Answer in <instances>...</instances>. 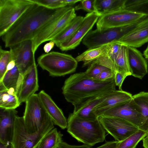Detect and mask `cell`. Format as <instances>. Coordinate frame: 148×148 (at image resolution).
<instances>
[{
    "label": "cell",
    "mask_w": 148,
    "mask_h": 148,
    "mask_svg": "<svg viewBox=\"0 0 148 148\" xmlns=\"http://www.w3.org/2000/svg\"><path fill=\"white\" fill-rule=\"evenodd\" d=\"M33 3L1 37L5 47L32 40L58 11Z\"/></svg>",
    "instance_id": "6da1fadb"
},
{
    "label": "cell",
    "mask_w": 148,
    "mask_h": 148,
    "mask_svg": "<svg viewBox=\"0 0 148 148\" xmlns=\"http://www.w3.org/2000/svg\"><path fill=\"white\" fill-rule=\"evenodd\" d=\"M116 86L114 77L101 81L88 77L84 72L71 75L62 89L66 100L74 106L90 98L116 90Z\"/></svg>",
    "instance_id": "7a4b0ae2"
},
{
    "label": "cell",
    "mask_w": 148,
    "mask_h": 148,
    "mask_svg": "<svg viewBox=\"0 0 148 148\" xmlns=\"http://www.w3.org/2000/svg\"><path fill=\"white\" fill-rule=\"evenodd\" d=\"M67 121V132L79 142L91 147L105 140L106 131L98 119L88 121L71 113Z\"/></svg>",
    "instance_id": "3957f363"
},
{
    "label": "cell",
    "mask_w": 148,
    "mask_h": 148,
    "mask_svg": "<svg viewBox=\"0 0 148 148\" xmlns=\"http://www.w3.org/2000/svg\"><path fill=\"white\" fill-rule=\"evenodd\" d=\"M76 16L74 8L67 6L60 8L58 12L33 39V51L35 53L42 43L52 40Z\"/></svg>",
    "instance_id": "277c9868"
},
{
    "label": "cell",
    "mask_w": 148,
    "mask_h": 148,
    "mask_svg": "<svg viewBox=\"0 0 148 148\" xmlns=\"http://www.w3.org/2000/svg\"><path fill=\"white\" fill-rule=\"evenodd\" d=\"M39 66L50 76L60 77L75 72L78 62L71 55L56 51L43 54L37 59Z\"/></svg>",
    "instance_id": "5b68a950"
},
{
    "label": "cell",
    "mask_w": 148,
    "mask_h": 148,
    "mask_svg": "<svg viewBox=\"0 0 148 148\" xmlns=\"http://www.w3.org/2000/svg\"><path fill=\"white\" fill-rule=\"evenodd\" d=\"M54 125L51 121L38 132L30 133L26 130L23 117L17 115L11 142L12 148H36L45 136L54 128Z\"/></svg>",
    "instance_id": "8992f818"
},
{
    "label": "cell",
    "mask_w": 148,
    "mask_h": 148,
    "mask_svg": "<svg viewBox=\"0 0 148 148\" xmlns=\"http://www.w3.org/2000/svg\"><path fill=\"white\" fill-rule=\"evenodd\" d=\"M23 117L26 130L30 133L38 132L45 125L52 121L38 94H36L32 95L26 102Z\"/></svg>",
    "instance_id": "52a82bcc"
},
{
    "label": "cell",
    "mask_w": 148,
    "mask_h": 148,
    "mask_svg": "<svg viewBox=\"0 0 148 148\" xmlns=\"http://www.w3.org/2000/svg\"><path fill=\"white\" fill-rule=\"evenodd\" d=\"M143 20L124 26L109 28L101 30L97 29L91 30L83 38L82 42L89 49L117 41Z\"/></svg>",
    "instance_id": "ba28073f"
},
{
    "label": "cell",
    "mask_w": 148,
    "mask_h": 148,
    "mask_svg": "<svg viewBox=\"0 0 148 148\" xmlns=\"http://www.w3.org/2000/svg\"><path fill=\"white\" fill-rule=\"evenodd\" d=\"M30 0H0V36L33 4Z\"/></svg>",
    "instance_id": "9c48e42d"
},
{
    "label": "cell",
    "mask_w": 148,
    "mask_h": 148,
    "mask_svg": "<svg viewBox=\"0 0 148 148\" xmlns=\"http://www.w3.org/2000/svg\"><path fill=\"white\" fill-rule=\"evenodd\" d=\"M148 15L121 9L100 16L97 22V29L101 30L130 25L142 20Z\"/></svg>",
    "instance_id": "30bf717a"
},
{
    "label": "cell",
    "mask_w": 148,
    "mask_h": 148,
    "mask_svg": "<svg viewBox=\"0 0 148 148\" xmlns=\"http://www.w3.org/2000/svg\"><path fill=\"white\" fill-rule=\"evenodd\" d=\"M98 119L106 131L118 142L125 139L139 130L133 124L119 118L100 116Z\"/></svg>",
    "instance_id": "8fae6325"
},
{
    "label": "cell",
    "mask_w": 148,
    "mask_h": 148,
    "mask_svg": "<svg viewBox=\"0 0 148 148\" xmlns=\"http://www.w3.org/2000/svg\"><path fill=\"white\" fill-rule=\"evenodd\" d=\"M12 59L15 61L22 77L36 62L33 51L32 40H27L10 47Z\"/></svg>",
    "instance_id": "7c38bea8"
},
{
    "label": "cell",
    "mask_w": 148,
    "mask_h": 148,
    "mask_svg": "<svg viewBox=\"0 0 148 148\" xmlns=\"http://www.w3.org/2000/svg\"><path fill=\"white\" fill-rule=\"evenodd\" d=\"M100 116L119 118L128 121L138 128L142 125L143 121L140 109L132 99L106 110Z\"/></svg>",
    "instance_id": "4fadbf2b"
},
{
    "label": "cell",
    "mask_w": 148,
    "mask_h": 148,
    "mask_svg": "<svg viewBox=\"0 0 148 148\" xmlns=\"http://www.w3.org/2000/svg\"><path fill=\"white\" fill-rule=\"evenodd\" d=\"M99 16L95 13H88L73 36L69 40L61 44L59 47L62 51L73 49L77 46L97 23Z\"/></svg>",
    "instance_id": "5bb4252c"
},
{
    "label": "cell",
    "mask_w": 148,
    "mask_h": 148,
    "mask_svg": "<svg viewBox=\"0 0 148 148\" xmlns=\"http://www.w3.org/2000/svg\"><path fill=\"white\" fill-rule=\"evenodd\" d=\"M117 41L122 45L136 48L148 42V15Z\"/></svg>",
    "instance_id": "9a60e30c"
},
{
    "label": "cell",
    "mask_w": 148,
    "mask_h": 148,
    "mask_svg": "<svg viewBox=\"0 0 148 148\" xmlns=\"http://www.w3.org/2000/svg\"><path fill=\"white\" fill-rule=\"evenodd\" d=\"M37 67L35 62L24 76L17 95L20 103L26 102L39 88Z\"/></svg>",
    "instance_id": "2e32d148"
},
{
    "label": "cell",
    "mask_w": 148,
    "mask_h": 148,
    "mask_svg": "<svg viewBox=\"0 0 148 148\" xmlns=\"http://www.w3.org/2000/svg\"><path fill=\"white\" fill-rule=\"evenodd\" d=\"M40 100L54 124L62 129L67 128V121L62 110L44 90L38 94Z\"/></svg>",
    "instance_id": "e0dca14e"
},
{
    "label": "cell",
    "mask_w": 148,
    "mask_h": 148,
    "mask_svg": "<svg viewBox=\"0 0 148 148\" xmlns=\"http://www.w3.org/2000/svg\"><path fill=\"white\" fill-rule=\"evenodd\" d=\"M130 93L122 90H115L109 92L94 109L93 112L98 117L103 112L112 107L132 99Z\"/></svg>",
    "instance_id": "ac0fdd59"
},
{
    "label": "cell",
    "mask_w": 148,
    "mask_h": 148,
    "mask_svg": "<svg viewBox=\"0 0 148 148\" xmlns=\"http://www.w3.org/2000/svg\"><path fill=\"white\" fill-rule=\"evenodd\" d=\"M127 47L129 69L131 75L142 79L148 73L147 59L136 48Z\"/></svg>",
    "instance_id": "d6986e66"
},
{
    "label": "cell",
    "mask_w": 148,
    "mask_h": 148,
    "mask_svg": "<svg viewBox=\"0 0 148 148\" xmlns=\"http://www.w3.org/2000/svg\"><path fill=\"white\" fill-rule=\"evenodd\" d=\"M17 112L16 109L0 108V142L3 143H11L14 120Z\"/></svg>",
    "instance_id": "ffe728a7"
},
{
    "label": "cell",
    "mask_w": 148,
    "mask_h": 148,
    "mask_svg": "<svg viewBox=\"0 0 148 148\" xmlns=\"http://www.w3.org/2000/svg\"><path fill=\"white\" fill-rule=\"evenodd\" d=\"M109 92L90 98L74 106L72 113L79 117L88 121H94L97 119V117L93 110Z\"/></svg>",
    "instance_id": "44dd1931"
},
{
    "label": "cell",
    "mask_w": 148,
    "mask_h": 148,
    "mask_svg": "<svg viewBox=\"0 0 148 148\" xmlns=\"http://www.w3.org/2000/svg\"><path fill=\"white\" fill-rule=\"evenodd\" d=\"M23 79L18 67L15 65L11 69H7L0 80V90L14 89L17 94Z\"/></svg>",
    "instance_id": "7402d4cb"
},
{
    "label": "cell",
    "mask_w": 148,
    "mask_h": 148,
    "mask_svg": "<svg viewBox=\"0 0 148 148\" xmlns=\"http://www.w3.org/2000/svg\"><path fill=\"white\" fill-rule=\"evenodd\" d=\"M112 43L88 49L77 56L75 59L78 62H84L82 67L86 66L89 65L94 61L106 55Z\"/></svg>",
    "instance_id": "603a6c76"
},
{
    "label": "cell",
    "mask_w": 148,
    "mask_h": 148,
    "mask_svg": "<svg viewBox=\"0 0 148 148\" xmlns=\"http://www.w3.org/2000/svg\"><path fill=\"white\" fill-rule=\"evenodd\" d=\"M126 0H95L97 14L103 15L125 9Z\"/></svg>",
    "instance_id": "cb8c5ba5"
},
{
    "label": "cell",
    "mask_w": 148,
    "mask_h": 148,
    "mask_svg": "<svg viewBox=\"0 0 148 148\" xmlns=\"http://www.w3.org/2000/svg\"><path fill=\"white\" fill-rule=\"evenodd\" d=\"M111 69L124 74L127 76L131 75L129 69L128 47L122 45L121 49L115 58Z\"/></svg>",
    "instance_id": "d4e9b609"
},
{
    "label": "cell",
    "mask_w": 148,
    "mask_h": 148,
    "mask_svg": "<svg viewBox=\"0 0 148 148\" xmlns=\"http://www.w3.org/2000/svg\"><path fill=\"white\" fill-rule=\"evenodd\" d=\"M132 99L140 109L143 119L138 128L148 134V92H141L132 96Z\"/></svg>",
    "instance_id": "484cf974"
},
{
    "label": "cell",
    "mask_w": 148,
    "mask_h": 148,
    "mask_svg": "<svg viewBox=\"0 0 148 148\" xmlns=\"http://www.w3.org/2000/svg\"><path fill=\"white\" fill-rule=\"evenodd\" d=\"M84 17L76 16L69 25L52 40L59 47L62 43L70 39L74 35L81 24Z\"/></svg>",
    "instance_id": "4316f807"
},
{
    "label": "cell",
    "mask_w": 148,
    "mask_h": 148,
    "mask_svg": "<svg viewBox=\"0 0 148 148\" xmlns=\"http://www.w3.org/2000/svg\"><path fill=\"white\" fill-rule=\"evenodd\" d=\"M20 104L16 91L14 89L0 90V108L5 109H16Z\"/></svg>",
    "instance_id": "83f0119b"
},
{
    "label": "cell",
    "mask_w": 148,
    "mask_h": 148,
    "mask_svg": "<svg viewBox=\"0 0 148 148\" xmlns=\"http://www.w3.org/2000/svg\"><path fill=\"white\" fill-rule=\"evenodd\" d=\"M63 135L53 128L43 137L36 148H56L62 141Z\"/></svg>",
    "instance_id": "f1b7e54d"
},
{
    "label": "cell",
    "mask_w": 148,
    "mask_h": 148,
    "mask_svg": "<svg viewBox=\"0 0 148 148\" xmlns=\"http://www.w3.org/2000/svg\"><path fill=\"white\" fill-rule=\"evenodd\" d=\"M148 133L140 130L125 139L118 142L116 148H135L138 143Z\"/></svg>",
    "instance_id": "f546056e"
},
{
    "label": "cell",
    "mask_w": 148,
    "mask_h": 148,
    "mask_svg": "<svg viewBox=\"0 0 148 148\" xmlns=\"http://www.w3.org/2000/svg\"><path fill=\"white\" fill-rule=\"evenodd\" d=\"M125 9L148 14V0H126Z\"/></svg>",
    "instance_id": "4dcf8cb0"
},
{
    "label": "cell",
    "mask_w": 148,
    "mask_h": 148,
    "mask_svg": "<svg viewBox=\"0 0 148 148\" xmlns=\"http://www.w3.org/2000/svg\"><path fill=\"white\" fill-rule=\"evenodd\" d=\"M12 60L10 51L5 50L0 47V80L5 73L8 65Z\"/></svg>",
    "instance_id": "1f68e13d"
},
{
    "label": "cell",
    "mask_w": 148,
    "mask_h": 148,
    "mask_svg": "<svg viewBox=\"0 0 148 148\" xmlns=\"http://www.w3.org/2000/svg\"><path fill=\"white\" fill-rule=\"evenodd\" d=\"M33 3L46 8L55 10L67 6L64 0H30Z\"/></svg>",
    "instance_id": "d6a6232c"
},
{
    "label": "cell",
    "mask_w": 148,
    "mask_h": 148,
    "mask_svg": "<svg viewBox=\"0 0 148 148\" xmlns=\"http://www.w3.org/2000/svg\"><path fill=\"white\" fill-rule=\"evenodd\" d=\"M108 69L95 60L89 64L87 69L84 72L88 77L95 79L101 72Z\"/></svg>",
    "instance_id": "836d02e7"
},
{
    "label": "cell",
    "mask_w": 148,
    "mask_h": 148,
    "mask_svg": "<svg viewBox=\"0 0 148 148\" xmlns=\"http://www.w3.org/2000/svg\"><path fill=\"white\" fill-rule=\"evenodd\" d=\"M94 3L95 0H81L79 3L74 8L75 10H82L89 13H95L97 14Z\"/></svg>",
    "instance_id": "e575fe53"
},
{
    "label": "cell",
    "mask_w": 148,
    "mask_h": 148,
    "mask_svg": "<svg viewBox=\"0 0 148 148\" xmlns=\"http://www.w3.org/2000/svg\"><path fill=\"white\" fill-rule=\"evenodd\" d=\"M115 72L109 69L101 72L94 79L98 81H104L114 77Z\"/></svg>",
    "instance_id": "d590c367"
},
{
    "label": "cell",
    "mask_w": 148,
    "mask_h": 148,
    "mask_svg": "<svg viewBox=\"0 0 148 148\" xmlns=\"http://www.w3.org/2000/svg\"><path fill=\"white\" fill-rule=\"evenodd\" d=\"M127 76L126 75L119 72H115L114 80L116 86L118 87L119 90H122V86L126 77Z\"/></svg>",
    "instance_id": "8d00e7d4"
},
{
    "label": "cell",
    "mask_w": 148,
    "mask_h": 148,
    "mask_svg": "<svg viewBox=\"0 0 148 148\" xmlns=\"http://www.w3.org/2000/svg\"><path fill=\"white\" fill-rule=\"evenodd\" d=\"M58 147V148H92L84 144L81 145H71L63 141L59 144Z\"/></svg>",
    "instance_id": "74e56055"
},
{
    "label": "cell",
    "mask_w": 148,
    "mask_h": 148,
    "mask_svg": "<svg viewBox=\"0 0 148 148\" xmlns=\"http://www.w3.org/2000/svg\"><path fill=\"white\" fill-rule=\"evenodd\" d=\"M118 142L110 141L107 142L104 144L95 148H116Z\"/></svg>",
    "instance_id": "f35d334b"
},
{
    "label": "cell",
    "mask_w": 148,
    "mask_h": 148,
    "mask_svg": "<svg viewBox=\"0 0 148 148\" xmlns=\"http://www.w3.org/2000/svg\"><path fill=\"white\" fill-rule=\"evenodd\" d=\"M55 44V42L52 41L46 44L43 47V50L46 53H48L53 48Z\"/></svg>",
    "instance_id": "ab89813d"
},
{
    "label": "cell",
    "mask_w": 148,
    "mask_h": 148,
    "mask_svg": "<svg viewBox=\"0 0 148 148\" xmlns=\"http://www.w3.org/2000/svg\"><path fill=\"white\" fill-rule=\"evenodd\" d=\"M81 0H64L65 3L67 6H71L79 2Z\"/></svg>",
    "instance_id": "60d3db41"
},
{
    "label": "cell",
    "mask_w": 148,
    "mask_h": 148,
    "mask_svg": "<svg viewBox=\"0 0 148 148\" xmlns=\"http://www.w3.org/2000/svg\"><path fill=\"white\" fill-rule=\"evenodd\" d=\"M0 148H12L11 143H3L0 142Z\"/></svg>",
    "instance_id": "b9f144b4"
},
{
    "label": "cell",
    "mask_w": 148,
    "mask_h": 148,
    "mask_svg": "<svg viewBox=\"0 0 148 148\" xmlns=\"http://www.w3.org/2000/svg\"><path fill=\"white\" fill-rule=\"evenodd\" d=\"M143 146L144 148H148V134L143 140Z\"/></svg>",
    "instance_id": "7bdbcfd3"
},
{
    "label": "cell",
    "mask_w": 148,
    "mask_h": 148,
    "mask_svg": "<svg viewBox=\"0 0 148 148\" xmlns=\"http://www.w3.org/2000/svg\"><path fill=\"white\" fill-rule=\"evenodd\" d=\"M143 55L146 59L148 60V45L146 48L143 52Z\"/></svg>",
    "instance_id": "ee69618b"
},
{
    "label": "cell",
    "mask_w": 148,
    "mask_h": 148,
    "mask_svg": "<svg viewBox=\"0 0 148 148\" xmlns=\"http://www.w3.org/2000/svg\"><path fill=\"white\" fill-rule=\"evenodd\" d=\"M56 148H58V147H56Z\"/></svg>",
    "instance_id": "f6af8a7d"
},
{
    "label": "cell",
    "mask_w": 148,
    "mask_h": 148,
    "mask_svg": "<svg viewBox=\"0 0 148 148\" xmlns=\"http://www.w3.org/2000/svg\"></svg>",
    "instance_id": "bcb514c9"
}]
</instances>
